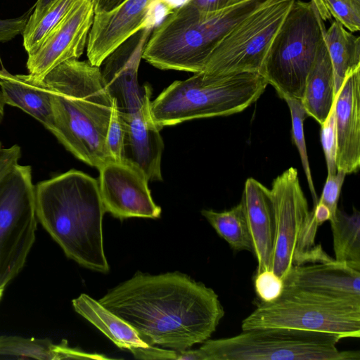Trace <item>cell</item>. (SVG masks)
<instances>
[{
    "mask_svg": "<svg viewBox=\"0 0 360 360\" xmlns=\"http://www.w3.org/2000/svg\"><path fill=\"white\" fill-rule=\"evenodd\" d=\"M98 302L149 346L177 351L208 340L225 314L212 288L178 271L137 272Z\"/></svg>",
    "mask_w": 360,
    "mask_h": 360,
    "instance_id": "obj_1",
    "label": "cell"
},
{
    "mask_svg": "<svg viewBox=\"0 0 360 360\" xmlns=\"http://www.w3.org/2000/svg\"><path fill=\"white\" fill-rule=\"evenodd\" d=\"M41 82L51 92V132L78 160L98 169L108 161L105 139L113 100L100 67L70 59L50 71Z\"/></svg>",
    "mask_w": 360,
    "mask_h": 360,
    "instance_id": "obj_2",
    "label": "cell"
},
{
    "mask_svg": "<svg viewBox=\"0 0 360 360\" xmlns=\"http://www.w3.org/2000/svg\"><path fill=\"white\" fill-rule=\"evenodd\" d=\"M35 207L37 220L68 258L93 271H109L98 181L70 169L40 181L35 185Z\"/></svg>",
    "mask_w": 360,
    "mask_h": 360,
    "instance_id": "obj_3",
    "label": "cell"
},
{
    "mask_svg": "<svg viewBox=\"0 0 360 360\" xmlns=\"http://www.w3.org/2000/svg\"><path fill=\"white\" fill-rule=\"evenodd\" d=\"M271 0H243L203 13L188 4L174 11L147 40L142 58L160 70L197 73L220 41L238 23Z\"/></svg>",
    "mask_w": 360,
    "mask_h": 360,
    "instance_id": "obj_4",
    "label": "cell"
},
{
    "mask_svg": "<svg viewBox=\"0 0 360 360\" xmlns=\"http://www.w3.org/2000/svg\"><path fill=\"white\" fill-rule=\"evenodd\" d=\"M267 85L258 72H200L165 88L150 102V112L161 129L193 119L227 116L257 101Z\"/></svg>",
    "mask_w": 360,
    "mask_h": 360,
    "instance_id": "obj_5",
    "label": "cell"
},
{
    "mask_svg": "<svg viewBox=\"0 0 360 360\" xmlns=\"http://www.w3.org/2000/svg\"><path fill=\"white\" fill-rule=\"evenodd\" d=\"M207 340L192 349L194 360H359V351H340L338 334L289 328H264Z\"/></svg>",
    "mask_w": 360,
    "mask_h": 360,
    "instance_id": "obj_6",
    "label": "cell"
},
{
    "mask_svg": "<svg viewBox=\"0 0 360 360\" xmlns=\"http://www.w3.org/2000/svg\"><path fill=\"white\" fill-rule=\"evenodd\" d=\"M311 1L295 0L274 36L259 74L284 99L302 100L326 27Z\"/></svg>",
    "mask_w": 360,
    "mask_h": 360,
    "instance_id": "obj_7",
    "label": "cell"
},
{
    "mask_svg": "<svg viewBox=\"0 0 360 360\" xmlns=\"http://www.w3.org/2000/svg\"><path fill=\"white\" fill-rule=\"evenodd\" d=\"M289 328L360 337V300L337 297L292 288L270 302H259L241 323L242 330Z\"/></svg>",
    "mask_w": 360,
    "mask_h": 360,
    "instance_id": "obj_8",
    "label": "cell"
},
{
    "mask_svg": "<svg viewBox=\"0 0 360 360\" xmlns=\"http://www.w3.org/2000/svg\"><path fill=\"white\" fill-rule=\"evenodd\" d=\"M274 212L271 270L282 279L294 266L333 260L316 244L319 225L309 211L295 168L275 178L270 189Z\"/></svg>",
    "mask_w": 360,
    "mask_h": 360,
    "instance_id": "obj_9",
    "label": "cell"
},
{
    "mask_svg": "<svg viewBox=\"0 0 360 360\" xmlns=\"http://www.w3.org/2000/svg\"><path fill=\"white\" fill-rule=\"evenodd\" d=\"M37 224L32 168L18 164L0 180V288L24 267Z\"/></svg>",
    "mask_w": 360,
    "mask_h": 360,
    "instance_id": "obj_10",
    "label": "cell"
},
{
    "mask_svg": "<svg viewBox=\"0 0 360 360\" xmlns=\"http://www.w3.org/2000/svg\"><path fill=\"white\" fill-rule=\"evenodd\" d=\"M295 0H271L235 25L209 56L202 72H259L277 31Z\"/></svg>",
    "mask_w": 360,
    "mask_h": 360,
    "instance_id": "obj_11",
    "label": "cell"
},
{
    "mask_svg": "<svg viewBox=\"0 0 360 360\" xmlns=\"http://www.w3.org/2000/svg\"><path fill=\"white\" fill-rule=\"evenodd\" d=\"M94 4V0H81L27 53L30 79L40 82L58 65L83 54L95 15Z\"/></svg>",
    "mask_w": 360,
    "mask_h": 360,
    "instance_id": "obj_12",
    "label": "cell"
},
{
    "mask_svg": "<svg viewBox=\"0 0 360 360\" xmlns=\"http://www.w3.org/2000/svg\"><path fill=\"white\" fill-rule=\"evenodd\" d=\"M98 186L105 212L121 220L130 217L155 219L161 207L153 201L149 181L137 169L111 160L98 169Z\"/></svg>",
    "mask_w": 360,
    "mask_h": 360,
    "instance_id": "obj_13",
    "label": "cell"
},
{
    "mask_svg": "<svg viewBox=\"0 0 360 360\" xmlns=\"http://www.w3.org/2000/svg\"><path fill=\"white\" fill-rule=\"evenodd\" d=\"M152 30L143 29L111 53L103 62L101 77L120 115L127 117L138 112L148 94L149 84L141 86L138 70L145 44Z\"/></svg>",
    "mask_w": 360,
    "mask_h": 360,
    "instance_id": "obj_14",
    "label": "cell"
},
{
    "mask_svg": "<svg viewBox=\"0 0 360 360\" xmlns=\"http://www.w3.org/2000/svg\"><path fill=\"white\" fill-rule=\"evenodd\" d=\"M155 0H125L108 12L96 13L86 44L88 61L100 67L105 59L139 31Z\"/></svg>",
    "mask_w": 360,
    "mask_h": 360,
    "instance_id": "obj_15",
    "label": "cell"
},
{
    "mask_svg": "<svg viewBox=\"0 0 360 360\" xmlns=\"http://www.w3.org/2000/svg\"><path fill=\"white\" fill-rule=\"evenodd\" d=\"M149 91L141 109L135 114L122 117L124 137L122 162L141 172L150 181H162L161 159L164 143L162 129L150 112Z\"/></svg>",
    "mask_w": 360,
    "mask_h": 360,
    "instance_id": "obj_16",
    "label": "cell"
},
{
    "mask_svg": "<svg viewBox=\"0 0 360 360\" xmlns=\"http://www.w3.org/2000/svg\"><path fill=\"white\" fill-rule=\"evenodd\" d=\"M336 167L346 174L360 167V68L345 79L334 101Z\"/></svg>",
    "mask_w": 360,
    "mask_h": 360,
    "instance_id": "obj_17",
    "label": "cell"
},
{
    "mask_svg": "<svg viewBox=\"0 0 360 360\" xmlns=\"http://www.w3.org/2000/svg\"><path fill=\"white\" fill-rule=\"evenodd\" d=\"M283 281L284 288L360 300V271L335 259L295 266Z\"/></svg>",
    "mask_w": 360,
    "mask_h": 360,
    "instance_id": "obj_18",
    "label": "cell"
},
{
    "mask_svg": "<svg viewBox=\"0 0 360 360\" xmlns=\"http://www.w3.org/2000/svg\"><path fill=\"white\" fill-rule=\"evenodd\" d=\"M241 200L251 234L252 253L257 261L256 273L271 270L274 212L270 189L256 179L248 178Z\"/></svg>",
    "mask_w": 360,
    "mask_h": 360,
    "instance_id": "obj_19",
    "label": "cell"
},
{
    "mask_svg": "<svg viewBox=\"0 0 360 360\" xmlns=\"http://www.w3.org/2000/svg\"><path fill=\"white\" fill-rule=\"evenodd\" d=\"M0 88L6 105L22 110L51 130V95L41 82H35L27 75H12L3 69L0 70Z\"/></svg>",
    "mask_w": 360,
    "mask_h": 360,
    "instance_id": "obj_20",
    "label": "cell"
},
{
    "mask_svg": "<svg viewBox=\"0 0 360 360\" xmlns=\"http://www.w3.org/2000/svg\"><path fill=\"white\" fill-rule=\"evenodd\" d=\"M335 98L333 68L323 39L307 76L301 102L308 115L321 124Z\"/></svg>",
    "mask_w": 360,
    "mask_h": 360,
    "instance_id": "obj_21",
    "label": "cell"
},
{
    "mask_svg": "<svg viewBox=\"0 0 360 360\" xmlns=\"http://www.w3.org/2000/svg\"><path fill=\"white\" fill-rule=\"evenodd\" d=\"M77 313L92 323L121 349L146 347L134 329L98 301L82 293L72 302Z\"/></svg>",
    "mask_w": 360,
    "mask_h": 360,
    "instance_id": "obj_22",
    "label": "cell"
},
{
    "mask_svg": "<svg viewBox=\"0 0 360 360\" xmlns=\"http://www.w3.org/2000/svg\"><path fill=\"white\" fill-rule=\"evenodd\" d=\"M324 41L333 68L336 95L347 76L360 68V39L334 20L326 30Z\"/></svg>",
    "mask_w": 360,
    "mask_h": 360,
    "instance_id": "obj_23",
    "label": "cell"
},
{
    "mask_svg": "<svg viewBox=\"0 0 360 360\" xmlns=\"http://www.w3.org/2000/svg\"><path fill=\"white\" fill-rule=\"evenodd\" d=\"M330 222L335 260L360 271V213L352 214L338 208Z\"/></svg>",
    "mask_w": 360,
    "mask_h": 360,
    "instance_id": "obj_24",
    "label": "cell"
},
{
    "mask_svg": "<svg viewBox=\"0 0 360 360\" xmlns=\"http://www.w3.org/2000/svg\"><path fill=\"white\" fill-rule=\"evenodd\" d=\"M202 215L235 251L253 252L252 241L243 200L229 210H202Z\"/></svg>",
    "mask_w": 360,
    "mask_h": 360,
    "instance_id": "obj_25",
    "label": "cell"
},
{
    "mask_svg": "<svg viewBox=\"0 0 360 360\" xmlns=\"http://www.w3.org/2000/svg\"><path fill=\"white\" fill-rule=\"evenodd\" d=\"M0 355L38 360H57L56 345L48 338L1 335Z\"/></svg>",
    "mask_w": 360,
    "mask_h": 360,
    "instance_id": "obj_26",
    "label": "cell"
},
{
    "mask_svg": "<svg viewBox=\"0 0 360 360\" xmlns=\"http://www.w3.org/2000/svg\"><path fill=\"white\" fill-rule=\"evenodd\" d=\"M81 0H53L39 20L23 31V46L27 53L33 51L48 32Z\"/></svg>",
    "mask_w": 360,
    "mask_h": 360,
    "instance_id": "obj_27",
    "label": "cell"
},
{
    "mask_svg": "<svg viewBox=\"0 0 360 360\" xmlns=\"http://www.w3.org/2000/svg\"><path fill=\"white\" fill-rule=\"evenodd\" d=\"M284 100L290 109L292 120V139L300 153L302 167L312 196L314 207L319 200L312 180L304 132V122L309 115L301 100L290 97L285 98Z\"/></svg>",
    "mask_w": 360,
    "mask_h": 360,
    "instance_id": "obj_28",
    "label": "cell"
},
{
    "mask_svg": "<svg viewBox=\"0 0 360 360\" xmlns=\"http://www.w3.org/2000/svg\"><path fill=\"white\" fill-rule=\"evenodd\" d=\"M335 20L351 32L360 30V7L351 0H323Z\"/></svg>",
    "mask_w": 360,
    "mask_h": 360,
    "instance_id": "obj_29",
    "label": "cell"
},
{
    "mask_svg": "<svg viewBox=\"0 0 360 360\" xmlns=\"http://www.w3.org/2000/svg\"><path fill=\"white\" fill-rule=\"evenodd\" d=\"M320 125L321 127V141L325 155L328 175H333L337 172V141L335 124L334 103L328 116Z\"/></svg>",
    "mask_w": 360,
    "mask_h": 360,
    "instance_id": "obj_30",
    "label": "cell"
},
{
    "mask_svg": "<svg viewBox=\"0 0 360 360\" xmlns=\"http://www.w3.org/2000/svg\"><path fill=\"white\" fill-rule=\"evenodd\" d=\"M255 292L260 302H270L280 297L284 289L283 279L272 270L256 273L254 277Z\"/></svg>",
    "mask_w": 360,
    "mask_h": 360,
    "instance_id": "obj_31",
    "label": "cell"
},
{
    "mask_svg": "<svg viewBox=\"0 0 360 360\" xmlns=\"http://www.w3.org/2000/svg\"><path fill=\"white\" fill-rule=\"evenodd\" d=\"M124 127L121 116L113 101L111 117L107 130L105 144L111 158L122 162Z\"/></svg>",
    "mask_w": 360,
    "mask_h": 360,
    "instance_id": "obj_32",
    "label": "cell"
},
{
    "mask_svg": "<svg viewBox=\"0 0 360 360\" xmlns=\"http://www.w3.org/2000/svg\"><path fill=\"white\" fill-rule=\"evenodd\" d=\"M346 175L344 172L339 170H337L336 174L333 175H327L323 192L318 202L323 204L329 209L330 212L329 221L333 220L335 216L338 208L340 193Z\"/></svg>",
    "mask_w": 360,
    "mask_h": 360,
    "instance_id": "obj_33",
    "label": "cell"
},
{
    "mask_svg": "<svg viewBox=\"0 0 360 360\" xmlns=\"http://www.w3.org/2000/svg\"><path fill=\"white\" fill-rule=\"evenodd\" d=\"M32 9L18 18L0 19V43L9 41L23 33Z\"/></svg>",
    "mask_w": 360,
    "mask_h": 360,
    "instance_id": "obj_34",
    "label": "cell"
},
{
    "mask_svg": "<svg viewBox=\"0 0 360 360\" xmlns=\"http://www.w3.org/2000/svg\"><path fill=\"white\" fill-rule=\"evenodd\" d=\"M173 11L162 0H155L148 11L143 23V29L153 30Z\"/></svg>",
    "mask_w": 360,
    "mask_h": 360,
    "instance_id": "obj_35",
    "label": "cell"
},
{
    "mask_svg": "<svg viewBox=\"0 0 360 360\" xmlns=\"http://www.w3.org/2000/svg\"><path fill=\"white\" fill-rule=\"evenodd\" d=\"M21 157L20 146L14 144L6 148L0 141V180L18 164Z\"/></svg>",
    "mask_w": 360,
    "mask_h": 360,
    "instance_id": "obj_36",
    "label": "cell"
},
{
    "mask_svg": "<svg viewBox=\"0 0 360 360\" xmlns=\"http://www.w3.org/2000/svg\"><path fill=\"white\" fill-rule=\"evenodd\" d=\"M241 1L243 0H192L188 4L201 12L211 13L222 10Z\"/></svg>",
    "mask_w": 360,
    "mask_h": 360,
    "instance_id": "obj_37",
    "label": "cell"
},
{
    "mask_svg": "<svg viewBox=\"0 0 360 360\" xmlns=\"http://www.w3.org/2000/svg\"><path fill=\"white\" fill-rule=\"evenodd\" d=\"M53 1V0H37L32 13L29 17L26 26H30L35 23Z\"/></svg>",
    "mask_w": 360,
    "mask_h": 360,
    "instance_id": "obj_38",
    "label": "cell"
},
{
    "mask_svg": "<svg viewBox=\"0 0 360 360\" xmlns=\"http://www.w3.org/2000/svg\"><path fill=\"white\" fill-rule=\"evenodd\" d=\"M313 212L316 221L319 226L325 221H329L330 218L329 209L322 203L317 202L314 207Z\"/></svg>",
    "mask_w": 360,
    "mask_h": 360,
    "instance_id": "obj_39",
    "label": "cell"
},
{
    "mask_svg": "<svg viewBox=\"0 0 360 360\" xmlns=\"http://www.w3.org/2000/svg\"><path fill=\"white\" fill-rule=\"evenodd\" d=\"M125 0H94L96 13L108 12L117 7Z\"/></svg>",
    "mask_w": 360,
    "mask_h": 360,
    "instance_id": "obj_40",
    "label": "cell"
},
{
    "mask_svg": "<svg viewBox=\"0 0 360 360\" xmlns=\"http://www.w3.org/2000/svg\"><path fill=\"white\" fill-rule=\"evenodd\" d=\"M316 7L323 21L331 19V15L328 11L323 0H311Z\"/></svg>",
    "mask_w": 360,
    "mask_h": 360,
    "instance_id": "obj_41",
    "label": "cell"
},
{
    "mask_svg": "<svg viewBox=\"0 0 360 360\" xmlns=\"http://www.w3.org/2000/svg\"><path fill=\"white\" fill-rule=\"evenodd\" d=\"M162 1H164L172 11H174L176 9L179 8L188 4L192 0H162Z\"/></svg>",
    "mask_w": 360,
    "mask_h": 360,
    "instance_id": "obj_42",
    "label": "cell"
},
{
    "mask_svg": "<svg viewBox=\"0 0 360 360\" xmlns=\"http://www.w3.org/2000/svg\"><path fill=\"white\" fill-rule=\"evenodd\" d=\"M5 105L6 104L4 101L3 96L0 91V123L1 122L4 117Z\"/></svg>",
    "mask_w": 360,
    "mask_h": 360,
    "instance_id": "obj_43",
    "label": "cell"
},
{
    "mask_svg": "<svg viewBox=\"0 0 360 360\" xmlns=\"http://www.w3.org/2000/svg\"><path fill=\"white\" fill-rule=\"evenodd\" d=\"M356 6L360 7V0H351Z\"/></svg>",
    "mask_w": 360,
    "mask_h": 360,
    "instance_id": "obj_44",
    "label": "cell"
},
{
    "mask_svg": "<svg viewBox=\"0 0 360 360\" xmlns=\"http://www.w3.org/2000/svg\"><path fill=\"white\" fill-rule=\"evenodd\" d=\"M4 288H0V300L3 295Z\"/></svg>",
    "mask_w": 360,
    "mask_h": 360,
    "instance_id": "obj_45",
    "label": "cell"
}]
</instances>
